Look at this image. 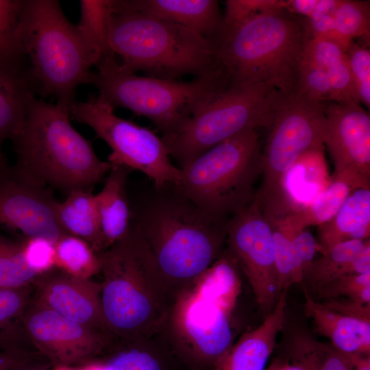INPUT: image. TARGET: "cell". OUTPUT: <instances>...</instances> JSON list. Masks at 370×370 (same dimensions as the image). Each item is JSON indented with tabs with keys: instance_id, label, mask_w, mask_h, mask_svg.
I'll list each match as a JSON object with an SVG mask.
<instances>
[{
	"instance_id": "obj_35",
	"label": "cell",
	"mask_w": 370,
	"mask_h": 370,
	"mask_svg": "<svg viewBox=\"0 0 370 370\" xmlns=\"http://www.w3.org/2000/svg\"><path fill=\"white\" fill-rule=\"evenodd\" d=\"M39 276L27 264L22 244L0 236V288L29 286Z\"/></svg>"
},
{
	"instance_id": "obj_8",
	"label": "cell",
	"mask_w": 370,
	"mask_h": 370,
	"mask_svg": "<svg viewBox=\"0 0 370 370\" xmlns=\"http://www.w3.org/2000/svg\"><path fill=\"white\" fill-rule=\"evenodd\" d=\"M325 103L297 90L275 92L255 194L271 223L281 222L293 209L284 184L287 173L303 156L323 151Z\"/></svg>"
},
{
	"instance_id": "obj_50",
	"label": "cell",
	"mask_w": 370,
	"mask_h": 370,
	"mask_svg": "<svg viewBox=\"0 0 370 370\" xmlns=\"http://www.w3.org/2000/svg\"><path fill=\"white\" fill-rule=\"evenodd\" d=\"M266 370H307L300 362L291 357V360L284 362H273Z\"/></svg>"
},
{
	"instance_id": "obj_43",
	"label": "cell",
	"mask_w": 370,
	"mask_h": 370,
	"mask_svg": "<svg viewBox=\"0 0 370 370\" xmlns=\"http://www.w3.org/2000/svg\"><path fill=\"white\" fill-rule=\"evenodd\" d=\"M25 260L38 275L49 273L56 267L55 245L42 238H26L22 243Z\"/></svg>"
},
{
	"instance_id": "obj_36",
	"label": "cell",
	"mask_w": 370,
	"mask_h": 370,
	"mask_svg": "<svg viewBox=\"0 0 370 370\" xmlns=\"http://www.w3.org/2000/svg\"><path fill=\"white\" fill-rule=\"evenodd\" d=\"M274 244V260L276 275V291L280 295L293 284L301 282L300 271L294 254L291 237L280 227L271 225Z\"/></svg>"
},
{
	"instance_id": "obj_12",
	"label": "cell",
	"mask_w": 370,
	"mask_h": 370,
	"mask_svg": "<svg viewBox=\"0 0 370 370\" xmlns=\"http://www.w3.org/2000/svg\"><path fill=\"white\" fill-rule=\"evenodd\" d=\"M225 241L228 256L247 278L258 304L271 309L278 296L273 228L256 196L230 220Z\"/></svg>"
},
{
	"instance_id": "obj_9",
	"label": "cell",
	"mask_w": 370,
	"mask_h": 370,
	"mask_svg": "<svg viewBox=\"0 0 370 370\" xmlns=\"http://www.w3.org/2000/svg\"><path fill=\"white\" fill-rule=\"evenodd\" d=\"M261 157L257 130H249L212 147L181 168L175 186L212 217L230 222L254 199Z\"/></svg>"
},
{
	"instance_id": "obj_14",
	"label": "cell",
	"mask_w": 370,
	"mask_h": 370,
	"mask_svg": "<svg viewBox=\"0 0 370 370\" xmlns=\"http://www.w3.org/2000/svg\"><path fill=\"white\" fill-rule=\"evenodd\" d=\"M58 202L51 188L14 166L0 169L1 225L55 244L66 234L57 219Z\"/></svg>"
},
{
	"instance_id": "obj_42",
	"label": "cell",
	"mask_w": 370,
	"mask_h": 370,
	"mask_svg": "<svg viewBox=\"0 0 370 370\" xmlns=\"http://www.w3.org/2000/svg\"><path fill=\"white\" fill-rule=\"evenodd\" d=\"M99 360L106 370H162L153 356L134 348L119 349Z\"/></svg>"
},
{
	"instance_id": "obj_44",
	"label": "cell",
	"mask_w": 370,
	"mask_h": 370,
	"mask_svg": "<svg viewBox=\"0 0 370 370\" xmlns=\"http://www.w3.org/2000/svg\"><path fill=\"white\" fill-rule=\"evenodd\" d=\"M293 249L297 265L303 273L313 260L318 244L308 230H304L291 237Z\"/></svg>"
},
{
	"instance_id": "obj_34",
	"label": "cell",
	"mask_w": 370,
	"mask_h": 370,
	"mask_svg": "<svg viewBox=\"0 0 370 370\" xmlns=\"http://www.w3.org/2000/svg\"><path fill=\"white\" fill-rule=\"evenodd\" d=\"M21 6V0H0V63L27 69L18 32Z\"/></svg>"
},
{
	"instance_id": "obj_52",
	"label": "cell",
	"mask_w": 370,
	"mask_h": 370,
	"mask_svg": "<svg viewBox=\"0 0 370 370\" xmlns=\"http://www.w3.org/2000/svg\"><path fill=\"white\" fill-rule=\"evenodd\" d=\"M50 370H78L77 366L71 365H54L51 367Z\"/></svg>"
},
{
	"instance_id": "obj_31",
	"label": "cell",
	"mask_w": 370,
	"mask_h": 370,
	"mask_svg": "<svg viewBox=\"0 0 370 370\" xmlns=\"http://www.w3.org/2000/svg\"><path fill=\"white\" fill-rule=\"evenodd\" d=\"M54 245L56 267L63 273L76 278L90 279L100 272L99 256L86 241L64 234Z\"/></svg>"
},
{
	"instance_id": "obj_32",
	"label": "cell",
	"mask_w": 370,
	"mask_h": 370,
	"mask_svg": "<svg viewBox=\"0 0 370 370\" xmlns=\"http://www.w3.org/2000/svg\"><path fill=\"white\" fill-rule=\"evenodd\" d=\"M291 357L307 370H349L339 352L304 333L295 336Z\"/></svg>"
},
{
	"instance_id": "obj_47",
	"label": "cell",
	"mask_w": 370,
	"mask_h": 370,
	"mask_svg": "<svg viewBox=\"0 0 370 370\" xmlns=\"http://www.w3.org/2000/svg\"><path fill=\"white\" fill-rule=\"evenodd\" d=\"M318 0L283 1V8L288 14H299L308 18L312 13Z\"/></svg>"
},
{
	"instance_id": "obj_39",
	"label": "cell",
	"mask_w": 370,
	"mask_h": 370,
	"mask_svg": "<svg viewBox=\"0 0 370 370\" xmlns=\"http://www.w3.org/2000/svg\"><path fill=\"white\" fill-rule=\"evenodd\" d=\"M296 90L319 102L332 101L331 88L325 71L304 56L299 69Z\"/></svg>"
},
{
	"instance_id": "obj_21",
	"label": "cell",
	"mask_w": 370,
	"mask_h": 370,
	"mask_svg": "<svg viewBox=\"0 0 370 370\" xmlns=\"http://www.w3.org/2000/svg\"><path fill=\"white\" fill-rule=\"evenodd\" d=\"M130 168L111 164L101 190L95 195L105 250L124 237L131 225V205L127 194Z\"/></svg>"
},
{
	"instance_id": "obj_28",
	"label": "cell",
	"mask_w": 370,
	"mask_h": 370,
	"mask_svg": "<svg viewBox=\"0 0 370 370\" xmlns=\"http://www.w3.org/2000/svg\"><path fill=\"white\" fill-rule=\"evenodd\" d=\"M33 291V284L0 288V350H31L23 317Z\"/></svg>"
},
{
	"instance_id": "obj_33",
	"label": "cell",
	"mask_w": 370,
	"mask_h": 370,
	"mask_svg": "<svg viewBox=\"0 0 370 370\" xmlns=\"http://www.w3.org/2000/svg\"><path fill=\"white\" fill-rule=\"evenodd\" d=\"M335 29L347 49L356 38H362L369 42V1L337 0L334 12Z\"/></svg>"
},
{
	"instance_id": "obj_24",
	"label": "cell",
	"mask_w": 370,
	"mask_h": 370,
	"mask_svg": "<svg viewBox=\"0 0 370 370\" xmlns=\"http://www.w3.org/2000/svg\"><path fill=\"white\" fill-rule=\"evenodd\" d=\"M318 227L321 254L341 242L369 239L370 189L353 190L334 217Z\"/></svg>"
},
{
	"instance_id": "obj_22",
	"label": "cell",
	"mask_w": 370,
	"mask_h": 370,
	"mask_svg": "<svg viewBox=\"0 0 370 370\" xmlns=\"http://www.w3.org/2000/svg\"><path fill=\"white\" fill-rule=\"evenodd\" d=\"M370 241L339 243L310 263L304 273L306 288L314 292L338 278L370 272Z\"/></svg>"
},
{
	"instance_id": "obj_18",
	"label": "cell",
	"mask_w": 370,
	"mask_h": 370,
	"mask_svg": "<svg viewBox=\"0 0 370 370\" xmlns=\"http://www.w3.org/2000/svg\"><path fill=\"white\" fill-rule=\"evenodd\" d=\"M287 289L262 323L243 335L218 363L217 370H265L285 317Z\"/></svg>"
},
{
	"instance_id": "obj_11",
	"label": "cell",
	"mask_w": 370,
	"mask_h": 370,
	"mask_svg": "<svg viewBox=\"0 0 370 370\" xmlns=\"http://www.w3.org/2000/svg\"><path fill=\"white\" fill-rule=\"evenodd\" d=\"M71 119L88 125L112 149L108 162L138 170L153 180L154 186L177 184L181 170L175 166L162 138L148 128L117 116L114 108L98 96L75 101Z\"/></svg>"
},
{
	"instance_id": "obj_19",
	"label": "cell",
	"mask_w": 370,
	"mask_h": 370,
	"mask_svg": "<svg viewBox=\"0 0 370 370\" xmlns=\"http://www.w3.org/2000/svg\"><path fill=\"white\" fill-rule=\"evenodd\" d=\"M130 8L188 29L214 41L223 16L216 0H129Z\"/></svg>"
},
{
	"instance_id": "obj_51",
	"label": "cell",
	"mask_w": 370,
	"mask_h": 370,
	"mask_svg": "<svg viewBox=\"0 0 370 370\" xmlns=\"http://www.w3.org/2000/svg\"><path fill=\"white\" fill-rule=\"evenodd\" d=\"M77 367L78 370H106L102 362L98 358Z\"/></svg>"
},
{
	"instance_id": "obj_17",
	"label": "cell",
	"mask_w": 370,
	"mask_h": 370,
	"mask_svg": "<svg viewBox=\"0 0 370 370\" xmlns=\"http://www.w3.org/2000/svg\"><path fill=\"white\" fill-rule=\"evenodd\" d=\"M177 321L181 332L195 352L218 363L231 348L232 310L205 299L193 290L180 301Z\"/></svg>"
},
{
	"instance_id": "obj_30",
	"label": "cell",
	"mask_w": 370,
	"mask_h": 370,
	"mask_svg": "<svg viewBox=\"0 0 370 370\" xmlns=\"http://www.w3.org/2000/svg\"><path fill=\"white\" fill-rule=\"evenodd\" d=\"M80 18L76 27L99 61L112 53L109 38L113 12L112 0H81Z\"/></svg>"
},
{
	"instance_id": "obj_45",
	"label": "cell",
	"mask_w": 370,
	"mask_h": 370,
	"mask_svg": "<svg viewBox=\"0 0 370 370\" xmlns=\"http://www.w3.org/2000/svg\"><path fill=\"white\" fill-rule=\"evenodd\" d=\"M329 309L346 316L370 320V304H365L351 299L340 300L328 298L321 302Z\"/></svg>"
},
{
	"instance_id": "obj_5",
	"label": "cell",
	"mask_w": 370,
	"mask_h": 370,
	"mask_svg": "<svg viewBox=\"0 0 370 370\" xmlns=\"http://www.w3.org/2000/svg\"><path fill=\"white\" fill-rule=\"evenodd\" d=\"M18 38L36 92L69 110L77 87L88 84L98 57L56 0H21Z\"/></svg>"
},
{
	"instance_id": "obj_41",
	"label": "cell",
	"mask_w": 370,
	"mask_h": 370,
	"mask_svg": "<svg viewBox=\"0 0 370 370\" xmlns=\"http://www.w3.org/2000/svg\"><path fill=\"white\" fill-rule=\"evenodd\" d=\"M346 54L358 100L369 109L370 51L353 41L349 45Z\"/></svg>"
},
{
	"instance_id": "obj_10",
	"label": "cell",
	"mask_w": 370,
	"mask_h": 370,
	"mask_svg": "<svg viewBox=\"0 0 370 370\" xmlns=\"http://www.w3.org/2000/svg\"><path fill=\"white\" fill-rule=\"evenodd\" d=\"M276 90L230 86L201 108L173 134L162 136L180 169L212 147L249 130L269 127Z\"/></svg>"
},
{
	"instance_id": "obj_7",
	"label": "cell",
	"mask_w": 370,
	"mask_h": 370,
	"mask_svg": "<svg viewBox=\"0 0 370 370\" xmlns=\"http://www.w3.org/2000/svg\"><path fill=\"white\" fill-rule=\"evenodd\" d=\"M92 72L88 84L113 108L121 107L145 116L162 132L175 134L201 108L230 87L222 67L191 81L139 76L124 68L111 53Z\"/></svg>"
},
{
	"instance_id": "obj_15",
	"label": "cell",
	"mask_w": 370,
	"mask_h": 370,
	"mask_svg": "<svg viewBox=\"0 0 370 370\" xmlns=\"http://www.w3.org/2000/svg\"><path fill=\"white\" fill-rule=\"evenodd\" d=\"M23 324L32 345L52 366H79L97 358L108 345L105 331L72 321L32 299Z\"/></svg>"
},
{
	"instance_id": "obj_16",
	"label": "cell",
	"mask_w": 370,
	"mask_h": 370,
	"mask_svg": "<svg viewBox=\"0 0 370 370\" xmlns=\"http://www.w3.org/2000/svg\"><path fill=\"white\" fill-rule=\"evenodd\" d=\"M32 299L77 323L106 331L101 306V285L65 273H45L34 282Z\"/></svg>"
},
{
	"instance_id": "obj_2",
	"label": "cell",
	"mask_w": 370,
	"mask_h": 370,
	"mask_svg": "<svg viewBox=\"0 0 370 370\" xmlns=\"http://www.w3.org/2000/svg\"><path fill=\"white\" fill-rule=\"evenodd\" d=\"M70 120L69 110L34 97L12 140L17 155L14 166L66 195L77 189L91 190L111 167L98 158Z\"/></svg>"
},
{
	"instance_id": "obj_46",
	"label": "cell",
	"mask_w": 370,
	"mask_h": 370,
	"mask_svg": "<svg viewBox=\"0 0 370 370\" xmlns=\"http://www.w3.org/2000/svg\"><path fill=\"white\" fill-rule=\"evenodd\" d=\"M36 352L26 349L0 350V370H14Z\"/></svg>"
},
{
	"instance_id": "obj_49",
	"label": "cell",
	"mask_w": 370,
	"mask_h": 370,
	"mask_svg": "<svg viewBox=\"0 0 370 370\" xmlns=\"http://www.w3.org/2000/svg\"><path fill=\"white\" fill-rule=\"evenodd\" d=\"M341 354L344 357L349 370H370V354Z\"/></svg>"
},
{
	"instance_id": "obj_37",
	"label": "cell",
	"mask_w": 370,
	"mask_h": 370,
	"mask_svg": "<svg viewBox=\"0 0 370 370\" xmlns=\"http://www.w3.org/2000/svg\"><path fill=\"white\" fill-rule=\"evenodd\" d=\"M281 12H285L283 1L227 0L219 32L236 27L256 16Z\"/></svg>"
},
{
	"instance_id": "obj_20",
	"label": "cell",
	"mask_w": 370,
	"mask_h": 370,
	"mask_svg": "<svg viewBox=\"0 0 370 370\" xmlns=\"http://www.w3.org/2000/svg\"><path fill=\"white\" fill-rule=\"evenodd\" d=\"M304 308L315 329L328 338L341 354H370V320L346 316L332 310L312 299L302 286Z\"/></svg>"
},
{
	"instance_id": "obj_23",
	"label": "cell",
	"mask_w": 370,
	"mask_h": 370,
	"mask_svg": "<svg viewBox=\"0 0 370 370\" xmlns=\"http://www.w3.org/2000/svg\"><path fill=\"white\" fill-rule=\"evenodd\" d=\"M35 93L27 70L0 63V169L8 166L3 143L19 131Z\"/></svg>"
},
{
	"instance_id": "obj_40",
	"label": "cell",
	"mask_w": 370,
	"mask_h": 370,
	"mask_svg": "<svg viewBox=\"0 0 370 370\" xmlns=\"http://www.w3.org/2000/svg\"><path fill=\"white\" fill-rule=\"evenodd\" d=\"M336 4L337 0H318L312 13L302 24L309 40H332L339 44L346 51L335 29L334 16Z\"/></svg>"
},
{
	"instance_id": "obj_26",
	"label": "cell",
	"mask_w": 370,
	"mask_h": 370,
	"mask_svg": "<svg viewBox=\"0 0 370 370\" xmlns=\"http://www.w3.org/2000/svg\"><path fill=\"white\" fill-rule=\"evenodd\" d=\"M58 223L66 234L86 241L97 253L104 251L95 195L90 189L70 192L56 209Z\"/></svg>"
},
{
	"instance_id": "obj_4",
	"label": "cell",
	"mask_w": 370,
	"mask_h": 370,
	"mask_svg": "<svg viewBox=\"0 0 370 370\" xmlns=\"http://www.w3.org/2000/svg\"><path fill=\"white\" fill-rule=\"evenodd\" d=\"M308 40L302 23L281 12L221 32L213 42L230 87L264 84L288 93L297 88Z\"/></svg>"
},
{
	"instance_id": "obj_1",
	"label": "cell",
	"mask_w": 370,
	"mask_h": 370,
	"mask_svg": "<svg viewBox=\"0 0 370 370\" xmlns=\"http://www.w3.org/2000/svg\"><path fill=\"white\" fill-rule=\"evenodd\" d=\"M131 212L165 284L195 282L219 257L230 222L206 213L175 184L154 186Z\"/></svg>"
},
{
	"instance_id": "obj_25",
	"label": "cell",
	"mask_w": 370,
	"mask_h": 370,
	"mask_svg": "<svg viewBox=\"0 0 370 370\" xmlns=\"http://www.w3.org/2000/svg\"><path fill=\"white\" fill-rule=\"evenodd\" d=\"M304 56L325 71L332 92V101L360 104L345 49L325 38H312L305 45Z\"/></svg>"
},
{
	"instance_id": "obj_3",
	"label": "cell",
	"mask_w": 370,
	"mask_h": 370,
	"mask_svg": "<svg viewBox=\"0 0 370 370\" xmlns=\"http://www.w3.org/2000/svg\"><path fill=\"white\" fill-rule=\"evenodd\" d=\"M109 44L121 64L136 73L177 80L221 68L214 42L170 21L113 1Z\"/></svg>"
},
{
	"instance_id": "obj_6",
	"label": "cell",
	"mask_w": 370,
	"mask_h": 370,
	"mask_svg": "<svg viewBox=\"0 0 370 370\" xmlns=\"http://www.w3.org/2000/svg\"><path fill=\"white\" fill-rule=\"evenodd\" d=\"M97 254L106 330L130 338L156 328L164 314L166 284L137 226L131 222L124 237Z\"/></svg>"
},
{
	"instance_id": "obj_13",
	"label": "cell",
	"mask_w": 370,
	"mask_h": 370,
	"mask_svg": "<svg viewBox=\"0 0 370 370\" xmlns=\"http://www.w3.org/2000/svg\"><path fill=\"white\" fill-rule=\"evenodd\" d=\"M333 161L332 180L370 189V116L357 103L325 104L323 134Z\"/></svg>"
},
{
	"instance_id": "obj_48",
	"label": "cell",
	"mask_w": 370,
	"mask_h": 370,
	"mask_svg": "<svg viewBox=\"0 0 370 370\" xmlns=\"http://www.w3.org/2000/svg\"><path fill=\"white\" fill-rule=\"evenodd\" d=\"M51 367V362L45 356L36 352L14 370H50Z\"/></svg>"
},
{
	"instance_id": "obj_29",
	"label": "cell",
	"mask_w": 370,
	"mask_h": 370,
	"mask_svg": "<svg viewBox=\"0 0 370 370\" xmlns=\"http://www.w3.org/2000/svg\"><path fill=\"white\" fill-rule=\"evenodd\" d=\"M234 264L228 255L219 256L195 282L193 291L232 310L241 289Z\"/></svg>"
},
{
	"instance_id": "obj_27",
	"label": "cell",
	"mask_w": 370,
	"mask_h": 370,
	"mask_svg": "<svg viewBox=\"0 0 370 370\" xmlns=\"http://www.w3.org/2000/svg\"><path fill=\"white\" fill-rule=\"evenodd\" d=\"M352 190L346 184L332 180L309 204L295 207L281 222L272 225L291 237L310 226H319L334 217Z\"/></svg>"
},
{
	"instance_id": "obj_38",
	"label": "cell",
	"mask_w": 370,
	"mask_h": 370,
	"mask_svg": "<svg viewBox=\"0 0 370 370\" xmlns=\"http://www.w3.org/2000/svg\"><path fill=\"white\" fill-rule=\"evenodd\" d=\"M325 299L346 297L360 302L370 304V272L348 275L335 279L315 292Z\"/></svg>"
}]
</instances>
